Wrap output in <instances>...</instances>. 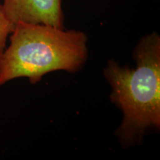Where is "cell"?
<instances>
[{
    "label": "cell",
    "mask_w": 160,
    "mask_h": 160,
    "mask_svg": "<svg viewBox=\"0 0 160 160\" xmlns=\"http://www.w3.org/2000/svg\"><path fill=\"white\" fill-rule=\"evenodd\" d=\"M136 68L111 59L104 68L111 85V101L121 110L115 134L122 145L139 143L146 132L160 128V37L152 32L139 40L133 51Z\"/></svg>",
    "instance_id": "cell-1"
},
{
    "label": "cell",
    "mask_w": 160,
    "mask_h": 160,
    "mask_svg": "<svg viewBox=\"0 0 160 160\" xmlns=\"http://www.w3.org/2000/svg\"><path fill=\"white\" fill-rule=\"evenodd\" d=\"M0 63V85L18 78L35 84L50 72L75 73L88 57V37L82 31L17 22Z\"/></svg>",
    "instance_id": "cell-2"
},
{
    "label": "cell",
    "mask_w": 160,
    "mask_h": 160,
    "mask_svg": "<svg viewBox=\"0 0 160 160\" xmlns=\"http://www.w3.org/2000/svg\"><path fill=\"white\" fill-rule=\"evenodd\" d=\"M3 8L13 25L42 24L65 28L62 0H4Z\"/></svg>",
    "instance_id": "cell-3"
},
{
    "label": "cell",
    "mask_w": 160,
    "mask_h": 160,
    "mask_svg": "<svg viewBox=\"0 0 160 160\" xmlns=\"http://www.w3.org/2000/svg\"><path fill=\"white\" fill-rule=\"evenodd\" d=\"M13 27L14 25L6 16L2 4L0 2V63L5 51L7 39L13 31Z\"/></svg>",
    "instance_id": "cell-4"
}]
</instances>
